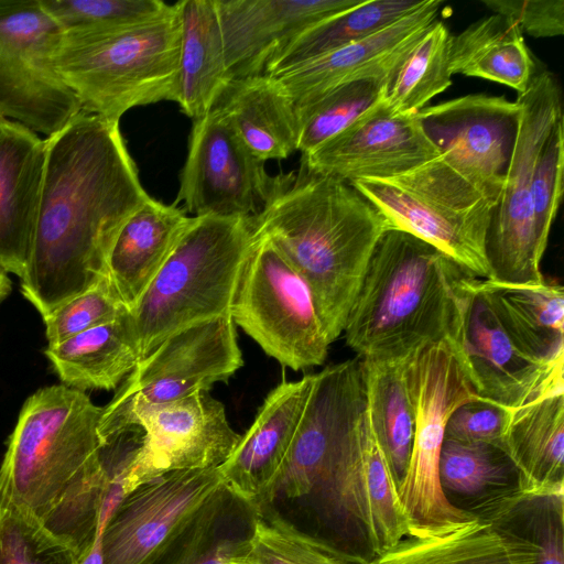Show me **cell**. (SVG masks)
<instances>
[{"label": "cell", "instance_id": "d6986e66", "mask_svg": "<svg viewBox=\"0 0 564 564\" xmlns=\"http://www.w3.org/2000/svg\"><path fill=\"white\" fill-rule=\"evenodd\" d=\"M414 115H392L378 101L343 131L302 155L307 170L351 183L388 178L440 155Z\"/></svg>", "mask_w": 564, "mask_h": 564}, {"label": "cell", "instance_id": "30bf717a", "mask_svg": "<svg viewBox=\"0 0 564 564\" xmlns=\"http://www.w3.org/2000/svg\"><path fill=\"white\" fill-rule=\"evenodd\" d=\"M254 236L229 311L235 325L283 367L322 365L330 343L308 285L268 238Z\"/></svg>", "mask_w": 564, "mask_h": 564}, {"label": "cell", "instance_id": "ac0fdd59", "mask_svg": "<svg viewBox=\"0 0 564 564\" xmlns=\"http://www.w3.org/2000/svg\"><path fill=\"white\" fill-rule=\"evenodd\" d=\"M223 486L212 467L170 471L130 490L102 532L104 564H141Z\"/></svg>", "mask_w": 564, "mask_h": 564}, {"label": "cell", "instance_id": "ba28073f", "mask_svg": "<svg viewBox=\"0 0 564 564\" xmlns=\"http://www.w3.org/2000/svg\"><path fill=\"white\" fill-rule=\"evenodd\" d=\"M408 373L415 409V432L406 471L397 486L409 536L441 535L478 518L454 505L440 480V456L448 417L477 397L445 338L411 355Z\"/></svg>", "mask_w": 564, "mask_h": 564}, {"label": "cell", "instance_id": "2e32d148", "mask_svg": "<svg viewBox=\"0 0 564 564\" xmlns=\"http://www.w3.org/2000/svg\"><path fill=\"white\" fill-rule=\"evenodd\" d=\"M446 161L498 204L519 123V105L503 96L473 94L415 113Z\"/></svg>", "mask_w": 564, "mask_h": 564}, {"label": "cell", "instance_id": "f35d334b", "mask_svg": "<svg viewBox=\"0 0 564 564\" xmlns=\"http://www.w3.org/2000/svg\"><path fill=\"white\" fill-rule=\"evenodd\" d=\"M384 83L358 79L343 84L296 108L297 151L305 155L343 131L382 98Z\"/></svg>", "mask_w": 564, "mask_h": 564}, {"label": "cell", "instance_id": "60d3db41", "mask_svg": "<svg viewBox=\"0 0 564 564\" xmlns=\"http://www.w3.org/2000/svg\"><path fill=\"white\" fill-rule=\"evenodd\" d=\"M0 564H77V556L40 522L0 505Z\"/></svg>", "mask_w": 564, "mask_h": 564}, {"label": "cell", "instance_id": "ee69618b", "mask_svg": "<svg viewBox=\"0 0 564 564\" xmlns=\"http://www.w3.org/2000/svg\"><path fill=\"white\" fill-rule=\"evenodd\" d=\"M512 410L475 397L453 411L445 438L502 447Z\"/></svg>", "mask_w": 564, "mask_h": 564}, {"label": "cell", "instance_id": "603a6c76", "mask_svg": "<svg viewBox=\"0 0 564 564\" xmlns=\"http://www.w3.org/2000/svg\"><path fill=\"white\" fill-rule=\"evenodd\" d=\"M45 154V139L0 120V269L19 279L30 257Z\"/></svg>", "mask_w": 564, "mask_h": 564}, {"label": "cell", "instance_id": "3957f363", "mask_svg": "<svg viewBox=\"0 0 564 564\" xmlns=\"http://www.w3.org/2000/svg\"><path fill=\"white\" fill-rule=\"evenodd\" d=\"M469 273L430 243L389 228L378 240L344 327L365 360H401L445 339L457 280ZM473 275V274H471Z\"/></svg>", "mask_w": 564, "mask_h": 564}, {"label": "cell", "instance_id": "83f0119b", "mask_svg": "<svg viewBox=\"0 0 564 564\" xmlns=\"http://www.w3.org/2000/svg\"><path fill=\"white\" fill-rule=\"evenodd\" d=\"M350 564H533L525 539L496 519L478 517L447 533L408 536L383 553Z\"/></svg>", "mask_w": 564, "mask_h": 564}, {"label": "cell", "instance_id": "7402d4cb", "mask_svg": "<svg viewBox=\"0 0 564 564\" xmlns=\"http://www.w3.org/2000/svg\"><path fill=\"white\" fill-rule=\"evenodd\" d=\"M314 373L283 380L263 401L253 423L219 466L226 488L254 508L263 498L296 432Z\"/></svg>", "mask_w": 564, "mask_h": 564}, {"label": "cell", "instance_id": "5bb4252c", "mask_svg": "<svg viewBox=\"0 0 564 564\" xmlns=\"http://www.w3.org/2000/svg\"><path fill=\"white\" fill-rule=\"evenodd\" d=\"M61 34L40 0H0V120L47 138L82 111L52 62Z\"/></svg>", "mask_w": 564, "mask_h": 564}, {"label": "cell", "instance_id": "7c38bea8", "mask_svg": "<svg viewBox=\"0 0 564 564\" xmlns=\"http://www.w3.org/2000/svg\"><path fill=\"white\" fill-rule=\"evenodd\" d=\"M347 546H361L366 560L409 536L397 482L371 431L366 412L319 484L302 502Z\"/></svg>", "mask_w": 564, "mask_h": 564}, {"label": "cell", "instance_id": "b9f144b4", "mask_svg": "<svg viewBox=\"0 0 564 564\" xmlns=\"http://www.w3.org/2000/svg\"><path fill=\"white\" fill-rule=\"evenodd\" d=\"M563 173L564 118L561 116L540 151L532 178L534 228L543 253L563 195Z\"/></svg>", "mask_w": 564, "mask_h": 564}, {"label": "cell", "instance_id": "52a82bcc", "mask_svg": "<svg viewBox=\"0 0 564 564\" xmlns=\"http://www.w3.org/2000/svg\"><path fill=\"white\" fill-rule=\"evenodd\" d=\"M350 184L390 228L417 237L474 276L489 280L486 238L496 204L442 154L392 177Z\"/></svg>", "mask_w": 564, "mask_h": 564}, {"label": "cell", "instance_id": "8fae6325", "mask_svg": "<svg viewBox=\"0 0 564 564\" xmlns=\"http://www.w3.org/2000/svg\"><path fill=\"white\" fill-rule=\"evenodd\" d=\"M230 314L188 326L171 335L140 359L98 423L101 443L131 427L144 410L228 381L242 366Z\"/></svg>", "mask_w": 564, "mask_h": 564}, {"label": "cell", "instance_id": "ffe728a7", "mask_svg": "<svg viewBox=\"0 0 564 564\" xmlns=\"http://www.w3.org/2000/svg\"><path fill=\"white\" fill-rule=\"evenodd\" d=\"M441 4L440 0H423L416 9L379 32L302 62L274 77L295 107L358 79H378L387 85L436 20Z\"/></svg>", "mask_w": 564, "mask_h": 564}, {"label": "cell", "instance_id": "4316f807", "mask_svg": "<svg viewBox=\"0 0 564 564\" xmlns=\"http://www.w3.org/2000/svg\"><path fill=\"white\" fill-rule=\"evenodd\" d=\"M254 516L224 485L141 564H230L247 547Z\"/></svg>", "mask_w": 564, "mask_h": 564}, {"label": "cell", "instance_id": "f546056e", "mask_svg": "<svg viewBox=\"0 0 564 564\" xmlns=\"http://www.w3.org/2000/svg\"><path fill=\"white\" fill-rule=\"evenodd\" d=\"M44 354L63 384L72 389H116L139 361L129 311L57 345H47Z\"/></svg>", "mask_w": 564, "mask_h": 564}, {"label": "cell", "instance_id": "1f68e13d", "mask_svg": "<svg viewBox=\"0 0 564 564\" xmlns=\"http://www.w3.org/2000/svg\"><path fill=\"white\" fill-rule=\"evenodd\" d=\"M451 70L503 84L524 93L538 69L523 34L512 20L491 14L451 36Z\"/></svg>", "mask_w": 564, "mask_h": 564}, {"label": "cell", "instance_id": "4dcf8cb0", "mask_svg": "<svg viewBox=\"0 0 564 564\" xmlns=\"http://www.w3.org/2000/svg\"><path fill=\"white\" fill-rule=\"evenodd\" d=\"M500 323L532 358L564 364V292L556 281L508 284L481 279Z\"/></svg>", "mask_w": 564, "mask_h": 564}, {"label": "cell", "instance_id": "4fadbf2b", "mask_svg": "<svg viewBox=\"0 0 564 564\" xmlns=\"http://www.w3.org/2000/svg\"><path fill=\"white\" fill-rule=\"evenodd\" d=\"M446 339L475 394L510 410L564 390V364L547 365L524 352L500 323L470 273L456 282Z\"/></svg>", "mask_w": 564, "mask_h": 564}, {"label": "cell", "instance_id": "277c9868", "mask_svg": "<svg viewBox=\"0 0 564 564\" xmlns=\"http://www.w3.org/2000/svg\"><path fill=\"white\" fill-rule=\"evenodd\" d=\"M180 46L173 3L141 21L62 33L52 62L83 111L120 121L138 106L177 102Z\"/></svg>", "mask_w": 564, "mask_h": 564}, {"label": "cell", "instance_id": "d6a6232c", "mask_svg": "<svg viewBox=\"0 0 564 564\" xmlns=\"http://www.w3.org/2000/svg\"><path fill=\"white\" fill-rule=\"evenodd\" d=\"M410 357L388 361L360 358L368 420L397 486L406 471L415 432V409L408 373Z\"/></svg>", "mask_w": 564, "mask_h": 564}, {"label": "cell", "instance_id": "5b68a950", "mask_svg": "<svg viewBox=\"0 0 564 564\" xmlns=\"http://www.w3.org/2000/svg\"><path fill=\"white\" fill-rule=\"evenodd\" d=\"M254 238L251 217L192 216L129 311L139 360L178 330L229 314Z\"/></svg>", "mask_w": 564, "mask_h": 564}, {"label": "cell", "instance_id": "f1b7e54d", "mask_svg": "<svg viewBox=\"0 0 564 564\" xmlns=\"http://www.w3.org/2000/svg\"><path fill=\"white\" fill-rule=\"evenodd\" d=\"M175 3L181 25L177 104L194 120L212 110L231 79L215 0Z\"/></svg>", "mask_w": 564, "mask_h": 564}, {"label": "cell", "instance_id": "bcb514c9", "mask_svg": "<svg viewBox=\"0 0 564 564\" xmlns=\"http://www.w3.org/2000/svg\"><path fill=\"white\" fill-rule=\"evenodd\" d=\"M11 279L9 273L0 269V303L9 295L11 291Z\"/></svg>", "mask_w": 564, "mask_h": 564}, {"label": "cell", "instance_id": "d590c367", "mask_svg": "<svg viewBox=\"0 0 564 564\" xmlns=\"http://www.w3.org/2000/svg\"><path fill=\"white\" fill-rule=\"evenodd\" d=\"M503 514L482 509L479 517L499 519L528 542L533 564H564V490L523 495L517 489L490 500Z\"/></svg>", "mask_w": 564, "mask_h": 564}, {"label": "cell", "instance_id": "9a60e30c", "mask_svg": "<svg viewBox=\"0 0 564 564\" xmlns=\"http://www.w3.org/2000/svg\"><path fill=\"white\" fill-rule=\"evenodd\" d=\"M272 176L215 109L194 119L188 151L173 204L196 216H254Z\"/></svg>", "mask_w": 564, "mask_h": 564}, {"label": "cell", "instance_id": "74e56055", "mask_svg": "<svg viewBox=\"0 0 564 564\" xmlns=\"http://www.w3.org/2000/svg\"><path fill=\"white\" fill-rule=\"evenodd\" d=\"M440 480L445 495L476 497L495 489H518L517 470L502 447L444 438Z\"/></svg>", "mask_w": 564, "mask_h": 564}, {"label": "cell", "instance_id": "8d00e7d4", "mask_svg": "<svg viewBox=\"0 0 564 564\" xmlns=\"http://www.w3.org/2000/svg\"><path fill=\"white\" fill-rule=\"evenodd\" d=\"M337 550L270 508H256L247 547L230 564H348Z\"/></svg>", "mask_w": 564, "mask_h": 564}, {"label": "cell", "instance_id": "6da1fadb", "mask_svg": "<svg viewBox=\"0 0 564 564\" xmlns=\"http://www.w3.org/2000/svg\"><path fill=\"white\" fill-rule=\"evenodd\" d=\"M23 296L43 317L106 275L110 248L150 197L118 120L80 111L47 137Z\"/></svg>", "mask_w": 564, "mask_h": 564}, {"label": "cell", "instance_id": "7a4b0ae2", "mask_svg": "<svg viewBox=\"0 0 564 564\" xmlns=\"http://www.w3.org/2000/svg\"><path fill=\"white\" fill-rule=\"evenodd\" d=\"M308 285L332 344L344 332L371 253L389 225L350 183L307 170L272 176L251 217Z\"/></svg>", "mask_w": 564, "mask_h": 564}, {"label": "cell", "instance_id": "8992f818", "mask_svg": "<svg viewBox=\"0 0 564 564\" xmlns=\"http://www.w3.org/2000/svg\"><path fill=\"white\" fill-rule=\"evenodd\" d=\"M101 411L84 391L63 383L31 394L0 466V505L41 523L64 494L98 466Z\"/></svg>", "mask_w": 564, "mask_h": 564}, {"label": "cell", "instance_id": "44dd1931", "mask_svg": "<svg viewBox=\"0 0 564 564\" xmlns=\"http://www.w3.org/2000/svg\"><path fill=\"white\" fill-rule=\"evenodd\" d=\"M364 0H215L230 79L262 74L286 42Z\"/></svg>", "mask_w": 564, "mask_h": 564}, {"label": "cell", "instance_id": "ab89813d", "mask_svg": "<svg viewBox=\"0 0 564 564\" xmlns=\"http://www.w3.org/2000/svg\"><path fill=\"white\" fill-rule=\"evenodd\" d=\"M40 3L62 33L141 21L169 6L161 0H40Z\"/></svg>", "mask_w": 564, "mask_h": 564}, {"label": "cell", "instance_id": "cb8c5ba5", "mask_svg": "<svg viewBox=\"0 0 564 564\" xmlns=\"http://www.w3.org/2000/svg\"><path fill=\"white\" fill-rule=\"evenodd\" d=\"M191 219L177 205L150 196L123 224L110 248L105 276L128 311L141 299Z\"/></svg>", "mask_w": 564, "mask_h": 564}, {"label": "cell", "instance_id": "484cf974", "mask_svg": "<svg viewBox=\"0 0 564 564\" xmlns=\"http://www.w3.org/2000/svg\"><path fill=\"white\" fill-rule=\"evenodd\" d=\"M502 449L517 470L519 492L564 490V390L512 410Z\"/></svg>", "mask_w": 564, "mask_h": 564}, {"label": "cell", "instance_id": "836d02e7", "mask_svg": "<svg viewBox=\"0 0 564 564\" xmlns=\"http://www.w3.org/2000/svg\"><path fill=\"white\" fill-rule=\"evenodd\" d=\"M423 0H364L301 32L276 50L264 72L275 76L302 62L366 39L398 21Z\"/></svg>", "mask_w": 564, "mask_h": 564}, {"label": "cell", "instance_id": "f6af8a7d", "mask_svg": "<svg viewBox=\"0 0 564 564\" xmlns=\"http://www.w3.org/2000/svg\"><path fill=\"white\" fill-rule=\"evenodd\" d=\"M494 13L517 23L533 37H554L564 33L563 0H482Z\"/></svg>", "mask_w": 564, "mask_h": 564}, {"label": "cell", "instance_id": "9c48e42d", "mask_svg": "<svg viewBox=\"0 0 564 564\" xmlns=\"http://www.w3.org/2000/svg\"><path fill=\"white\" fill-rule=\"evenodd\" d=\"M519 123L500 199L486 238L489 280L536 285L545 279L532 209V178L540 151L556 120L563 116L557 78L538 72L528 89L518 95Z\"/></svg>", "mask_w": 564, "mask_h": 564}, {"label": "cell", "instance_id": "d4e9b609", "mask_svg": "<svg viewBox=\"0 0 564 564\" xmlns=\"http://www.w3.org/2000/svg\"><path fill=\"white\" fill-rule=\"evenodd\" d=\"M212 109L263 162L283 160L297 151L296 108L274 76L262 73L231 79Z\"/></svg>", "mask_w": 564, "mask_h": 564}, {"label": "cell", "instance_id": "e575fe53", "mask_svg": "<svg viewBox=\"0 0 564 564\" xmlns=\"http://www.w3.org/2000/svg\"><path fill=\"white\" fill-rule=\"evenodd\" d=\"M451 36L436 19L406 55L382 93L392 115H414L452 85Z\"/></svg>", "mask_w": 564, "mask_h": 564}, {"label": "cell", "instance_id": "e0dca14e", "mask_svg": "<svg viewBox=\"0 0 564 564\" xmlns=\"http://www.w3.org/2000/svg\"><path fill=\"white\" fill-rule=\"evenodd\" d=\"M143 431L126 475V494L170 471L219 467L241 435L208 391L151 406L133 421Z\"/></svg>", "mask_w": 564, "mask_h": 564}, {"label": "cell", "instance_id": "7bdbcfd3", "mask_svg": "<svg viewBox=\"0 0 564 564\" xmlns=\"http://www.w3.org/2000/svg\"><path fill=\"white\" fill-rule=\"evenodd\" d=\"M128 311L118 300L106 276L43 317L48 346L105 324Z\"/></svg>", "mask_w": 564, "mask_h": 564}]
</instances>
